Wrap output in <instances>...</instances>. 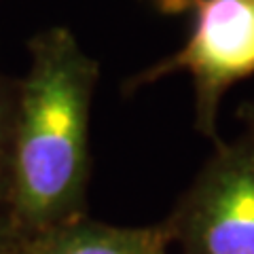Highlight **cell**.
Returning <instances> with one entry per match:
<instances>
[{
  "mask_svg": "<svg viewBox=\"0 0 254 254\" xmlns=\"http://www.w3.org/2000/svg\"><path fill=\"white\" fill-rule=\"evenodd\" d=\"M17 81L6 203L30 231L78 218L89 185V119L100 64L76 36L53 26L32 38Z\"/></svg>",
  "mask_w": 254,
  "mask_h": 254,
  "instance_id": "obj_1",
  "label": "cell"
},
{
  "mask_svg": "<svg viewBox=\"0 0 254 254\" xmlns=\"http://www.w3.org/2000/svg\"><path fill=\"white\" fill-rule=\"evenodd\" d=\"M193 32L182 49L144 70L131 87L187 72L195 85L197 129L216 138V115L227 89L254 72V0H197Z\"/></svg>",
  "mask_w": 254,
  "mask_h": 254,
  "instance_id": "obj_2",
  "label": "cell"
},
{
  "mask_svg": "<svg viewBox=\"0 0 254 254\" xmlns=\"http://www.w3.org/2000/svg\"><path fill=\"white\" fill-rule=\"evenodd\" d=\"M176 220L193 254H254V131L218 142Z\"/></svg>",
  "mask_w": 254,
  "mask_h": 254,
  "instance_id": "obj_3",
  "label": "cell"
},
{
  "mask_svg": "<svg viewBox=\"0 0 254 254\" xmlns=\"http://www.w3.org/2000/svg\"><path fill=\"white\" fill-rule=\"evenodd\" d=\"M21 254H165L159 229H125L72 218L38 231Z\"/></svg>",
  "mask_w": 254,
  "mask_h": 254,
  "instance_id": "obj_4",
  "label": "cell"
},
{
  "mask_svg": "<svg viewBox=\"0 0 254 254\" xmlns=\"http://www.w3.org/2000/svg\"><path fill=\"white\" fill-rule=\"evenodd\" d=\"M15 117H17V81L0 74V199H6L11 174Z\"/></svg>",
  "mask_w": 254,
  "mask_h": 254,
  "instance_id": "obj_5",
  "label": "cell"
},
{
  "mask_svg": "<svg viewBox=\"0 0 254 254\" xmlns=\"http://www.w3.org/2000/svg\"><path fill=\"white\" fill-rule=\"evenodd\" d=\"M153 2H155V6H157V9L161 11V13L180 15V13L193 11L197 0H153Z\"/></svg>",
  "mask_w": 254,
  "mask_h": 254,
  "instance_id": "obj_6",
  "label": "cell"
},
{
  "mask_svg": "<svg viewBox=\"0 0 254 254\" xmlns=\"http://www.w3.org/2000/svg\"><path fill=\"white\" fill-rule=\"evenodd\" d=\"M237 117H240V121L244 123L246 129L254 131V98L244 102V104L240 106V110H237Z\"/></svg>",
  "mask_w": 254,
  "mask_h": 254,
  "instance_id": "obj_7",
  "label": "cell"
},
{
  "mask_svg": "<svg viewBox=\"0 0 254 254\" xmlns=\"http://www.w3.org/2000/svg\"><path fill=\"white\" fill-rule=\"evenodd\" d=\"M0 254H2V233H0Z\"/></svg>",
  "mask_w": 254,
  "mask_h": 254,
  "instance_id": "obj_8",
  "label": "cell"
}]
</instances>
